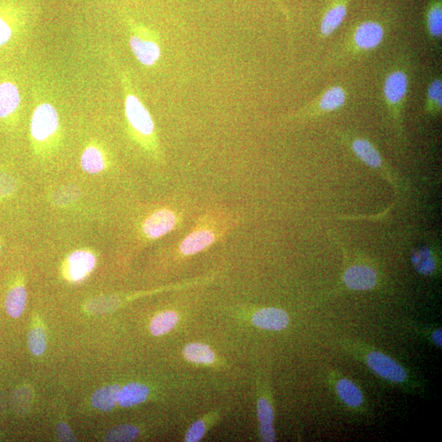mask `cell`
Listing matches in <instances>:
<instances>
[{
	"instance_id": "52a82bcc",
	"label": "cell",
	"mask_w": 442,
	"mask_h": 442,
	"mask_svg": "<svg viewBox=\"0 0 442 442\" xmlns=\"http://www.w3.org/2000/svg\"><path fill=\"white\" fill-rule=\"evenodd\" d=\"M368 366L377 375L394 382H403L407 373L402 366L384 353L373 352L367 355Z\"/></svg>"
},
{
	"instance_id": "f1b7e54d",
	"label": "cell",
	"mask_w": 442,
	"mask_h": 442,
	"mask_svg": "<svg viewBox=\"0 0 442 442\" xmlns=\"http://www.w3.org/2000/svg\"><path fill=\"white\" fill-rule=\"evenodd\" d=\"M257 416L261 425H272L273 412L270 403L265 398L259 400L257 404Z\"/></svg>"
},
{
	"instance_id": "30bf717a",
	"label": "cell",
	"mask_w": 442,
	"mask_h": 442,
	"mask_svg": "<svg viewBox=\"0 0 442 442\" xmlns=\"http://www.w3.org/2000/svg\"><path fill=\"white\" fill-rule=\"evenodd\" d=\"M377 277L375 270L364 266L350 267L346 271L344 282L349 289L363 291L375 288Z\"/></svg>"
},
{
	"instance_id": "8992f818",
	"label": "cell",
	"mask_w": 442,
	"mask_h": 442,
	"mask_svg": "<svg viewBox=\"0 0 442 442\" xmlns=\"http://www.w3.org/2000/svg\"><path fill=\"white\" fill-rule=\"evenodd\" d=\"M409 89V76L402 69L391 71L386 76L384 84L385 101L391 108H399L402 106Z\"/></svg>"
},
{
	"instance_id": "44dd1931",
	"label": "cell",
	"mask_w": 442,
	"mask_h": 442,
	"mask_svg": "<svg viewBox=\"0 0 442 442\" xmlns=\"http://www.w3.org/2000/svg\"><path fill=\"white\" fill-rule=\"evenodd\" d=\"M187 361L196 364H212L215 361V354L208 346L202 343L187 345L183 350Z\"/></svg>"
},
{
	"instance_id": "e0dca14e",
	"label": "cell",
	"mask_w": 442,
	"mask_h": 442,
	"mask_svg": "<svg viewBox=\"0 0 442 442\" xmlns=\"http://www.w3.org/2000/svg\"><path fill=\"white\" fill-rule=\"evenodd\" d=\"M426 28L427 33L434 40H439L442 35L441 0H432L426 10Z\"/></svg>"
},
{
	"instance_id": "d4e9b609",
	"label": "cell",
	"mask_w": 442,
	"mask_h": 442,
	"mask_svg": "<svg viewBox=\"0 0 442 442\" xmlns=\"http://www.w3.org/2000/svg\"><path fill=\"white\" fill-rule=\"evenodd\" d=\"M139 434L138 428L133 425L118 426L108 432L105 437V441L112 442L132 441L138 437Z\"/></svg>"
},
{
	"instance_id": "484cf974",
	"label": "cell",
	"mask_w": 442,
	"mask_h": 442,
	"mask_svg": "<svg viewBox=\"0 0 442 442\" xmlns=\"http://www.w3.org/2000/svg\"><path fill=\"white\" fill-rule=\"evenodd\" d=\"M442 104V82L440 78L434 79L427 90V105L432 112H439Z\"/></svg>"
},
{
	"instance_id": "3957f363",
	"label": "cell",
	"mask_w": 442,
	"mask_h": 442,
	"mask_svg": "<svg viewBox=\"0 0 442 442\" xmlns=\"http://www.w3.org/2000/svg\"><path fill=\"white\" fill-rule=\"evenodd\" d=\"M125 112L132 128L144 136H151L154 133L155 126L148 109L135 94H126Z\"/></svg>"
},
{
	"instance_id": "5b68a950",
	"label": "cell",
	"mask_w": 442,
	"mask_h": 442,
	"mask_svg": "<svg viewBox=\"0 0 442 442\" xmlns=\"http://www.w3.org/2000/svg\"><path fill=\"white\" fill-rule=\"evenodd\" d=\"M179 221V215L175 210L159 209L144 221L142 226L143 233L148 239L162 238L175 230Z\"/></svg>"
},
{
	"instance_id": "ffe728a7",
	"label": "cell",
	"mask_w": 442,
	"mask_h": 442,
	"mask_svg": "<svg viewBox=\"0 0 442 442\" xmlns=\"http://www.w3.org/2000/svg\"><path fill=\"white\" fill-rule=\"evenodd\" d=\"M339 398L350 407H357L363 402V395L361 390L352 381L341 380L336 386Z\"/></svg>"
},
{
	"instance_id": "8fae6325",
	"label": "cell",
	"mask_w": 442,
	"mask_h": 442,
	"mask_svg": "<svg viewBox=\"0 0 442 442\" xmlns=\"http://www.w3.org/2000/svg\"><path fill=\"white\" fill-rule=\"evenodd\" d=\"M253 321L255 325L261 329L280 331L289 325V317L282 309L266 308L255 314Z\"/></svg>"
},
{
	"instance_id": "1f68e13d",
	"label": "cell",
	"mask_w": 442,
	"mask_h": 442,
	"mask_svg": "<svg viewBox=\"0 0 442 442\" xmlns=\"http://www.w3.org/2000/svg\"><path fill=\"white\" fill-rule=\"evenodd\" d=\"M58 436L61 441H76V437L72 434L71 428L65 423H60L57 427Z\"/></svg>"
},
{
	"instance_id": "9c48e42d",
	"label": "cell",
	"mask_w": 442,
	"mask_h": 442,
	"mask_svg": "<svg viewBox=\"0 0 442 442\" xmlns=\"http://www.w3.org/2000/svg\"><path fill=\"white\" fill-rule=\"evenodd\" d=\"M348 0H334L323 15L321 24V33L329 37L338 30L348 16Z\"/></svg>"
},
{
	"instance_id": "7402d4cb",
	"label": "cell",
	"mask_w": 442,
	"mask_h": 442,
	"mask_svg": "<svg viewBox=\"0 0 442 442\" xmlns=\"http://www.w3.org/2000/svg\"><path fill=\"white\" fill-rule=\"evenodd\" d=\"M81 167L85 171L90 173V174H98L105 167L103 153L98 148L90 146L82 154Z\"/></svg>"
},
{
	"instance_id": "ba28073f",
	"label": "cell",
	"mask_w": 442,
	"mask_h": 442,
	"mask_svg": "<svg viewBox=\"0 0 442 442\" xmlns=\"http://www.w3.org/2000/svg\"><path fill=\"white\" fill-rule=\"evenodd\" d=\"M384 26L380 22H364L354 31L353 43L358 49L368 51L380 46L384 41Z\"/></svg>"
},
{
	"instance_id": "4316f807",
	"label": "cell",
	"mask_w": 442,
	"mask_h": 442,
	"mask_svg": "<svg viewBox=\"0 0 442 442\" xmlns=\"http://www.w3.org/2000/svg\"><path fill=\"white\" fill-rule=\"evenodd\" d=\"M29 349L33 354L40 355L44 352L46 348V339L44 332L40 328L31 330L28 336Z\"/></svg>"
},
{
	"instance_id": "d6a6232c",
	"label": "cell",
	"mask_w": 442,
	"mask_h": 442,
	"mask_svg": "<svg viewBox=\"0 0 442 442\" xmlns=\"http://www.w3.org/2000/svg\"><path fill=\"white\" fill-rule=\"evenodd\" d=\"M12 34L10 26L0 17V46L8 42L12 37Z\"/></svg>"
},
{
	"instance_id": "6da1fadb",
	"label": "cell",
	"mask_w": 442,
	"mask_h": 442,
	"mask_svg": "<svg viewBox=\"0 0 442 442\" xmlns=\"http://www.w3.org/2000/svg\"><path fill=\"white\" fill-rule=\"evenodd\" d=\"M224 232L221 224L208 221L207 219H205L203 221L198 223L181 241L180 252L184 256H193L201 253L220 240Z\"/></svg>"
},
{
	"instance_id": "4fadbf2b",
	"label": "cell",
	"mask_w": 442,
	"mask_h": 442,
	"mask_svg": "<svg viewBox=\"0 0 442 442\" xmlns=\"http://www.w3.org/2000/svg\"><path fill=\"white\" fill-rule=\"evenodd\" d=\"M21 102L19 90L12 82L0 84V118H6L17 111Z\"/></svg>"
},
{
	"instance_id": "9a60e30c",
	"label": "cell",
	"mask_w": 442,
	"mask_h": 442,
	"mask_svg": "<svg viewBox=\"0 0 442 442\" xmlns=\"http://www.w3.org/2000/svg\"><path fill=\"white\" fill-rule=\"evenodd\" d=\"M120 386L112 385L103 387L94 393L91 402L94 408L108 412L116 407L119 398Z\"/></svg>"
},
{
	"instance_id": "83f0119b",
	"label": "cell",
	"mask_w": 442,
	"mask_h": 442,
	"mask_svg": "<svg viewBox=\"0 0 442 442\" xmlns=\"http://www.w3.org/2000/svg\"><path fill=\"white\" fill-rule=\"evenodd\" d=\"M80 197V191L75 187H65L54 194L53 199L58 205H68L76 201Z\"/></svg>"
},
{
	"instance_id": "f546056e",
	"label": "cell",
	"mask_w": 442,
	"mask_h": 442,
	"mask_svg": "<svg viewBox=\"0 0 442 442\" xmlns=\"http://www.w3.org/2000/svg\"><path fill=\"white\" fill-rule=\"evenodd\" d=\"M17 188V182L11 175L0 173V197H7Z\"/></svg>"
},
{
	"instance_id": "e575fe53",
	"label": "cell",
	"mask_w": 442,
	"mask_h": 442,
	"mask_svg": "<svg viewBox=\"0 0 442 442\" xmlns=\"http://www.w3.org/2000/svg\"><path fill=\"white\" fill-rule=\"evenodd\" d=\"M441 337H442V332H441V330H437L436 331H434V332H432V341H434V343L440 346H441Z\"/></svg>"
},
{
	"instance_id": "5bb4252c",
	"label": "cell",
	"mask_w": 442,
	"mask_h": 442,
	"mask_svg": "<svg viewBox=\"0 0 442 442\" xmlns=\"http://www.w3.org/2000/svg\"><path fill=\"white\" fill-rule=\"evenodd\" d=\"M346 99H348V94L343 87L332 86L318 99L317 109L323 112H334L344 106Z\"/></svg>"
},
{
	"instance_id": "277c9868",
	"label": "cell",
	"mask_w": 442,
	"mask_h": 442,
	"mask_svg": "<svg viewBox=\"0 0 442 442\" xmlns=\"http://www.w3.org/2000/svg\"><path fill=\"white\" fill-rule=\"evenodd\" d=\"M148 31L139 30L131 35L130 47L137 60L146 67H152L159 61L162 56L160 45Z\"/></svg>"
},
{
	"instance_id": "7a4b0ae2",
	"label": "cell",
	"mask_w": 442,
	"mask_h": 442,
	"mask_svg": "<svg viewBox=\"0 0 442 442\" xmlns=\"http://www.w3.org/2000/svg\"><path fill=\"white\" fill-rule=\"evenodd\" d=\"M58 114L49 103H42L35 109L31 122V132L37 141H44L51 137L58 128Z\"/></svg>"
},
{
	"instance_id": "7c38bea8",
	"label": "cell",
	"mask_w": 442,
	"mask_h": 442,
	"mask_svg": "<svg viewBox=\"0 0 442 442\" xmlns=\"http://www.w3.org/2000/svg\"><path fill=\"white\" fill-rule=\"evenodd\" d=\"M96 260L92 253L76 250L68 259V272L73 281H80L93 270Z\"/></svg>"
},
{
	"instance_id": "cb8c5ba5",
	"label": "cell",
	"mask_w": 442,
	"mask_h": 442,
	"mask_svg": "<svg viewBox=\"0 0 442 442\" xmlns=\"http://www.w3.org/2000/svg\"><path fill=\"white\" fill-rule=\"evenodd\" d=\"M179 317L174 312H166L159 314L153 318L150 330L154 336H161L170 332L177 325Z\"/></svg>"
},
{
	"instance_id": "2e32d148",
	"label": "cell",
	"mask_w": 442,
	"mask_h": 442,
	"mask_svg": "<svg viewBox=\"0 0 442 442\" xmlns=\"http://www.w3.org/2000/svg\"><path fill=\"white\" fill-rule=\"evenodd\" d=\"M149 390L147 386L141 384H130L120 391L118 402L122 407H131L144 402Z\"/></svg>"
},
{
	"instance_id": "836d02e7",
	"label": "cell",
	"mask_w": 442,
	"mask_h": 442,
	"mask_svg": "<svg viewBox=\"0 0 442 442\" xmlns=\"http://www.w3.org/2000/svg\"><path fill=\"white\" fill-rule=\"evenodd\" d=\"M260 434L263 441L273 442L275 441V432L272 425H261Z\"/></svg>"
},
{
	"instance_id": "ac0fdd59",
	"label": "cell",
	"mask_w": 442,
	"mask_h": 442,
	"mask_svg": "<svg viewBox=\"0 0 442 442\" xmlns=\"http://www.w3.org/2000/svg\"><path fill=\"white\" fill-rule=\"evenodd\" d=\"M353 151L359 158L371 167H380L382 158L377 149L366 139H355L352 144Z\"/></svg>"
},
{
	"instance_id": "4dcf8cb0",
	"label": "cell",
	"mask_w": 442,
	"mask_h": 442,
	"mask_svg": "<svg viewBox=\"0 0 442 442\" xmlns=\"http://www.w3.org/2000/svg\"><path fill=\"white\" fill-rule=\"evenodd\" d=\"M206 426L203 421H197L189 428L185 437L187 442H197L203 439Z\"/></svg>"
},
{
	"instance_id": "d6986e66",
	"label": "cell",
	"mask_w": 442,
	"mask_h": 442,
	"mask_svg": "<svg viewBox=\"0 0 442 442\" xmlns=\"http://www.w3.org/2000/svg\"><path fill=\"white\" fill-rule=\"evenodd\" d=\"M26 291L24 286H17L8 291L6 299V309L11 317L17 318L24 312Z\"/></svg>"
},
{
	"instance_id": "603a6c76",
	"label": "cell",
	"mask_w": 442,
	"mask_h": 442,
	"mask_svg": "<svg viewBox=\"0 0 442 442\" xmlns=\"http://www.w3.org/2000/svg\"><path fill=\"white\" fill-rule=\"evenodd\" d=\"M412 263L416 271L421 275H430L434 271L436 262L431 250L427 248L414 250Z\"/></svg>"
}]
</instances>
